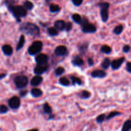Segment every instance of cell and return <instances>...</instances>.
<instances>
[{
	"label": "cell",
	"mask_w": 131,
	"mask_h": 131,
	"mask_svg": "<svg viewBox=\"0 0 131 131\" xmlns=\"http://www.w3.org/2000/svg\"><path fill=\"white\" fill-rule=\"evenodd\" d=\"M20 31L27 35L35 36L39 34V28L36 24L31 23H24L20 26Z\"/></svg>",
	"instance_id": "cell-1"
},
{
	"label": "cell",
	"mask_w": 131,
	"mask_h": 131,
	"mask_svg": "<svg viewBox=\"0 0 131 131\" xmlns=\"http://www.w3.org/2000/svg\"><path fill=\"white\" fill-rule=\"evenodd\" d=\"M8 9L12 14L19 21V18L23 17L26 15L27 12L24 6H8Z\"/></svg>",
	"instance_id": "cell-2"
},
{
	"label": "cell",
	"mask_w": 131,
	"mask_h": 131,
	"mask_svg": "<svg viewBox=\"0 0 131 131\" xmlns=\"http://www.w3.org/2000/svg\"><path fill=\"white\" fill-rule=\"evenodd\" d=\"M42 42L41 41H35L28 48V53L29 55H34L39 53L42 49Z\"/></svg>",
	"instance_id": "cell-3"
},
{
	"label": "cell",
	"mask_w": 131,
	"mask_h": 131,
	"mask_svg": "<svg viewBox=\"0 0 131 131\" xmlns=\"http://www.w3.org/2000/svg\"><path fill=\"white\" fill-rule=\"evenodd\" d=\"M100 7L102 21L103 22H106L109 19L108 10L110 8V4L108 3H102L100 4Z\"/></svg>",
	"instance_id": "cell-4"
},
{
	"label": "cell",
	"mask_w": 131,
	"mask_h": 131,
	"mask_svg": "<svg viewBox=\"0 0 131 131\" xmlns=\"http://www.w3.org/2000/svg\"><path fill=\"white\" fill-rule=\"evenodd\" d=\"M14 82H15V86L18 89H23L28 84V79L26 76L19 75L15 77Z\"/></svg>",
	"instance_id": "cell-5"
},
{
	"label": "cell",
	"mask_w": 131,
	"mask_h": 131,
	"mask_svg": "<svg viewBox=\"0 0 131 131\" xmlns=\"http://www.w3.org/2000/svg\"><path fill=\"white\" fill-rule=\"evenodd\" d=\"M82 30L84 33H94L96 32V27L94 24L88 22V20L84 19L82 21Z\"/></svg>",
	"instance_id": "cell-6"
},
{
	"label": "cell",
	"mask_w": 131,
	"mask_h": 131,
	"mask_svg": "<svg viewBox=\"0 0 131 131\" xmlns=\"http://www.w3.org/2000/svg\"><path fill=\"white\" fill-rule=\"evenodd\" d=\"M20 99L17 96H13L8 101L9 107L12 109H18L19 106H20Z\"/></svg>",
	"instance_id": "cell-7"
},
{
	"label": "cell",
	"mask_w": 131,
	"mask_h": 131,
	"mask_svg": "<svg viewBox=\"0 0 131 131\" xmlns=\"http://www.w3.org/2000/svg\"><path fill=\"white\" fill-rule=\"evenodd\" d=\"M49 60V57L47 55L43 53L39 54L35 58L36 62L37 65H46Z\"/></svg>",
	"instance_id": "cell-8"
},
{
	"label": "cell",
	"mask_w": 131,
	"mask_h": 131,
	"mask_svg": "<svg viewBox=\"0 0 131 131\" xmlns=\"http://www.w3.org/2000/svg\"><path fill=\"white\" fill-rule=\"evenodd\" d=\"M54 53L58 56H64L67 53V48L65 46H59L55 49Z\"/></svg>",
	"instance_id": "cell-9"
},
{
	"label": "cell",
	"mask_w": 131,
	"mask_h": 131,
	"mask_svg": "<svg viewBox=\"0 0 131 131\" xmlns=\"http://www.w3.org/2000/svg\"><path fill=\"white\" fill-rule=\"evenodd\" d=\"M47 69V65H37L34 69V73L37 75H40L46 71Z\"/></svg>",
	"instance_id": "cell-10"
},
{
	"label": "cell",
	"mask_w": 131,
	"mask_h": 131,
	"mask_svg": "<svg viewBox=\"0 0 131 131\" xmlns=\"http://www.w3.org/2000/svg\"><path fill=\"white\" fill-rule=\"evenodd\" d=\"M124 60H125V58L124 57L115 60L114 61L112 62V63H111V67H112V68L113 69H118V68H120V66H121L122 64H123Z\"/></svg>",
	"instance_id": "cell-11"
},
{
	"label": "cell",
	"mask_w": 131,
	"mask_h": 131,
	"mask_svg": "<svg viewBox=\"0 0 131 131\" xmlns=\"http://www.w3.org/2000/svg\"><path fill=\"white\" fill-rule=\"evenodd\" d=\"M93 78H104L106 77V73L102 70H95L91 74Z\"/></svg>",
	"instance_id": "cell-12"
},
{
	"label": "cell",
	"mask_w": 131,
	"mask_h": 131,
	"mask_svg": "<svg viewBox=\"0 0 131 131\" xmlns=\"http://www.w3.org/2000/svg\"><path fill=\"white\" fill-rule=\"evenodd\" d=\"M43 78L40 75L35 76L31 80V85L33 86H37L42 83Z\"/></svg>",
	"instance_id": "cell-13"
},
{
	"label": "cell",
	"mask_w": 131,
	"mask_h": 131,
	"mask_svg": "<svg viewBox=\"0 0 131 131\" xmlns=\"http://www.w3.org/2000/svg\"><path fill=\"white\" fill-rule=\"evenodd\" d=\"M72 63L75 66H81L84 64V61L80 57L75 56L72 60Z\"/></svg>",
	"instance_id": "cell-14"
},
{
	"label": "cell",
	"mask_w": 131,
	"mask_h": 131,
	"mask_svg": "<svg viewBox=\"0 0 131 131\" xmlns=\"http://www.w3.org/2000/svg\"><path fill=\"white\" fill-rule=\"evenodd\" d=\"M2 51L5 55H7V56H10V55H11L12 54L13 49L12 48V46H10V45L6 44L3 46Z\"/></svg>",
	"instance_id": "cell-15"
},
{
	"label": "cell",
	"mask_w": 131,
	"mask_h": 131,
	"mask_svg": "<svg viewBox=\"0 0 131 131\" xmlns=\"http://www.w3.org/2000/svg\"><path fill=\"white\" fill-rule=\"evenodd\" d=\"M54 26L58 30H63L64 29H65V27H66V23H65L64 21L62 20H58L56 21L54 23Z\"/></svg>",
	"instance_id": "cell-16"
},
{
	"label": "cell",
	"mask_w": 131,
	"mask_h": 131,
	"mask_svg": "<svg viewBox=\"0 0 131 131\" xmlns=\"http://www.w3.org/2000/svg\"><path fill=\"white\" fill-rule=\"evenodd\" d=\"M31 95L35 98L40 97L42 95V91L40 89L37 88H34L31 91Z\"/></svg>",
	"instance_id": "cell-17"
},
{
	"label": "cell",
	"mask_w": 131,
	"mask_h": 131,
	"mask_svg": "<svg viewBox=\"0 0 131 131\" xmlns=\"http://www.w3.org/2000/svg\"><path fill=\"white\" fill-rule=\"evenodd\" d=\"M131 129V119L127 120L123 125L122 131H129Z\"/></svg>",
	"instance_id": "cell-18"
},
{
	"label": "cell",
	"mask_w": 131,
	"mask_h": 131,
	"mask_svg": "<svg viewBox=\"0 0 131 131\" xmlns=\"http://www.w3.org/2000/svg\"><path fill=\"white\" fill-rule=\"evenodd\" d=\"M24 42H25V41H24V36L21 35L20 37V38H19V42H18L17 46V51H19V50H20L23 47V46L24 44Z\"/></svg>",
	"instance_id": "cell-19"
},
{
	"label": "cell",
	"mask_w": 131,
	"mask_h": 131,
	"mask_svg": "<svg viewBox=\"0 0 131 131\" xmlns=\"http://www.w3.org/2000/svg\"><path fill=\"white\" fill-rule=\"evenodd\" d=\"M72 19L74 20V22H75L76 23H78V24H81L82 23V19H81V17L79 14H73L72 16Z\"/></svg>",
	"instance_id": "cell-20"
},
{
	"label": "cell",
	"mask_w": 131,
	"mask_h": 131,
	"mask_svg": "<svg viewBox=\"0 0 131 131\" xmlns=\"http://www.w3.org/2000/svg\"><path fill=\"white\" fill-rule=\"evenodd\" d=\"M49 10L51 12L54 13L58 12L60 10V7L57 5H54V4H51L49 6Z\"/></svg>",
	"instance_id": "cell-21"
},
{
	"label": "cell",
	"mask_w": 131,
	"mask_h": 131,
	"mask_svg": "<svg viewBox=\"0 0 131 131\" xmlns=\"http://www.w3.org/2000/svg\"><path fill=\"white\" fill-rule=\"evenodd\" d=\"M48 33L51 36H56L58 34V29L56 28H48Z\"/></svg>",
	"instance_id": "cell-22"
},
{
	"label": "cell",
	"mask_w": 131,
	"mask_h": 131,
	"mask_svg": "<svg viewBox=\"0 0 131 131\" xmlns=\"http://www.w3.org/2000/svg\"><path fill=\"white\" fill-rule=\"evenodd\" d=\"M101 51L104 53L109 54L111 52V48L107 45H104L101 47Z\"/></svg>",
	"instance_id": "cell-23"
},
{
	"label": "cell",
	"mask_w": 131,
	"mask_h": 131,
	"mask_svg": "<svg viewBox=\"0 0 131 131\" xmlns=\"http://www.w3.org/2000/svg\"><path fill=\"white\" fill-rule=\"evenodd\" d=\"M110 64H111V62H110V59H109L108 58H106V59L103 60V62H102V67L104 69H106L110 67Z\"/></svg>",
	"instance_id": "cell-24"
},
{
	"label": "cell",
	"mask_w": 131,
	"mask_h": 131,
	"mask_svg": "<svg viewBox=\"0 0 131 131\" xmlns=\"http://www.w3.org/2000/svg\"><path fill=\"white\" fill-rule=\"evenodd\" d=\"M43 110H44V112L46 114H51L52 113V109L50 107V105L48 104H47V103L45 104L44 105H43Z\"/></svg>",
	"instance_id": "cell-25"
},
{
	"label": "cell",
	"mask_w": 131,
	"mask_h": 131,
	"mask_svg": "<svg viewBox=\"0 0 131 131\" xmlns=\"http://www.w3.org/2000/svg\"><path fill=\"white\" fill-rule=\"evenodd\" d=\"M60 83L64 86H67L70 84V82L69 80L65 77H61L60 79Z\"/></svg>",
	"instance_id": "cell-26"
},
{
	"label": "cell",
	"mask_w": 131,
	"mask_h": 131,
	"mask_svg": "<svg viewBox=\"0 0 131 131\" xmlns=\"http://www.w3.org/2000/svg\"><path fill=\"white\" fill-rule=\"evenodd\" d=\"M80 96L83 99H86L90 96V93L87 91H83L81 92Z\"/></svg>",
	"instance_id": "cell-27"
},
{
	"label": "cell",
	"mask_w": 131,
	"mask_h": 131,
	"mask_svg": "<svg viewBox=\"0 0 131 131\" xmlns=\"http://www.w3.org/2000/svg\"><path fill=\"white\" fill-rule=\"evenodd\" d=\"M24 6L27 10H31L33 8V4L30 1H26L24 3Z\"/></svg>",
	"instance_id": "cell-28"
},
{
	"label": "cell",
	"mask_w": 131,
	"mask_h": 131,
	"mask_svg": "<svg viewBox=\"0 0 131 131\" xmlns=\"http://www.w3.org/2000/svg\"><path fill=\"white\" fill-rule=\"evenodd\" d=\"M123 31V26L122 25H118L117 26L115 27V28L114 29V33L116 35H120V33L122 32Z\"/></svg>",
	"instance_id": "cell-29"
},
{
	"label": "cell",
	"mask_w": 131,
	"mask_h": 131,
	"mask_svg": "<svg viewBox=\"0 0 131 131\" xmlns=\"http://www.w3.org/2000/svg\"><path fill=\"white\" fill-rule=\"evenodd\" d=\"M65 72V69L63 67H58L55 70V74L57 76H60L62 74Z\"/></svg>",
	"instance_id": "cell-30"
},
{
	"label": "cell",
	"mask_w": 131,
	"mask_h": 131,
	"mask_svg": "<svg viewBox=\"0 0 131 131\" xmlns=\"http://www.w3.org/2000/svg\"><path fill=\"white\" fill-rule=\"evenodd\" d=\"M71 80L72 82L73 83V84H78V85H81V80L79 79V78L75 77H71Z\"/></svg>",
	"instance_id": "cell-31"
},
{
	"label": "cell",
	"mask_w": 131,
	"mask_h": 131,
	"mask_svg": "<svg viewBox=\"0 0 131 131\" xmlns=\"http://www.w3.org/2000/svg\"><path fill=\"white\" fill-rule=\"evenodd\" d=\"M106 115L104 114H101V115L99 116L97 118V119H96V121H97V123H102V122H103L105 120V119H106Z\"/></svg>",
	"instance_id": "cell-32"
},
{
	"label": "cell",
	"mask_w": 131,
	"mask_h": 131,
	"mask_svg": "<svg viewBox=\"0 0 131 131\" xmlns=\"http://www.w3.org/2000/svg\"><path fill=\"white\" fill-rule=\"evenodd\" d=\"M121 114V113H119V112H116V111H114V112H111V113H110V114H109L108 116H107V117L106 118V119H111V118H113V117H115V116H118V115H120Z\"/></svg>",
	"instance_id": "cell-33"
},
{
	"label": "cell",
	"mask_w": 131,
	"mask_h": 131,
	"mask_svg": "<svg viewBox=\"0 0 131 131\" xmlns=\"http://www.w3.org/2000/svg\"><path fill=\"white\" fill-rule=\"evenodd\" d=\"M8 110V109L7 107L4 105H1V107H0V113H1V114H4V113H7Z\"/></svg>",
	"instance_id": "cell-34"
},
{
	"label": "cell",
	"mask_w": 131,
	"mask_h": 131,
	"mask_svg": "<svg viewBox=\"0 0 131 131\" xmlns=\"http://www.w3.org/2000/svg\"><path fill=\"white\" fill-rule=\"evenodd\" d=\"M83 0H72V3L75 6H80L83 3Z\"/></svg>",
	"instance_id": "cell-35"
},
{
	"label": "cell",
	"mask_w": 131,
	"mask_h": 131,
	"mask_svg": "<svg viewBox=\"0 0 131 131\" xmlns=\"http://www.w3.org/2000/svg\"><path fill=\"white\" fill-rule=\"evenodd\" d=\"M72 23H70V22H69V23H67L66 24V27H65V29H66L67 31H70V30L72 29Z\"/></svg>",
	"instance_id": "cell-36"
},
{
	"label": "cell",
	"mask_w": 131,
	"mask_h": 131,
	"mask_svg": "<svg viewBox=\"0 0 131 131\" xmlns=\"http://www.w3.org/2000/svg\"><path fill=\"white\" fill-rule=\"evenodd\" d=\"M129 50H130V46H128V45H125V46H124V47L123 48V51H124V52L127 53L129 52Z\"/></svg>",
	"instance_id": "cell-37"
},
{
	"label": "cell",
	"mask_w": 131,
	"mask_h": 131,
	"mask_svg": "<svg viewBox=\"0 0 131 131\" xmlns=\"http://www.w3.org/2000/svg\"><path fill=\"white\" fill-rule=\"evenodd\" d=\"M127 71L129 73H131V62H127L126 66Z\"/></svg>",
	"instance_id": "cell-38"
},
{
	"label": "cell",
	"mask_w": 131,
	"mask_h": 131,
	"mask_svg": "<svg viewBox=\"0 0 131 131\" xmlns=\"http://www.w3.org/2000/svg\"><path fill=\"white\" fill-rule=\"evenodd\" d=\"M27 94V91H22L20 92V95L21 96H24Z\"/></svg>",
	"instance_id": "cell-39"
},
{
	"label": "cell",
	"mask_w": 131,
	"mask_h": 131,
	"mask_svg": "<svg viewBox=\"0 0 131 131\" xmlns=\"http://www.w3.org/2000/svg\"><path fill=\"white\" fill-rule=\"evenodd\" d=\"M88 64H89L90 66H92L93 64V60H92V59H90H90H88Z\"/></svg>",
	"instance_id": "cell-40"
},
{
	"label": "cell",
	"mask_w": 131,
	"mask_h": 131,
	"mask_svg": "<svg viewBox=\"0 0 131 131\" xmlns=\"http://www.w3.org/2000/svg\"><path fill=\"white\" fill-rule=\"evenodd\" d=\"M6 77V74H1V77H0V78H1V79H2L3 78H4V77Z\"/></svg>",
	"instance_id": "cell-41"
},
{
	"label": "cell",
	"mask_w": 131,
	"mask_h": 131,
	"mask_svg": "<svg viewBox=\"0 0 131 131\" xmlns=\"http://www.w3.org/2000/svg\"><path fill=\"white\" fill-rule=\"evenodd\" d=\"M28 131H38V129H31V130H29Z\"/></svg>",
	"instance_id": "cell-42"
}]
</instances>
